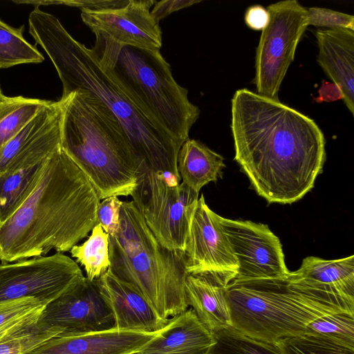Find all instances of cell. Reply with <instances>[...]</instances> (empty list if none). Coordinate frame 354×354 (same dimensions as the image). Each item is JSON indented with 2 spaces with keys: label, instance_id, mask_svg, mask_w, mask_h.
<instances>
[{
  "label": "cell",
  "instance_id": "1",
  "mask_svg": "<svg viewBox=\"0 0 354 354\" xmlns=\"http://www.w3.org/2000/svg\"><path fill=\"white\" fill-rule=\"evenodd\" d=\"M234 160L268 203L290 204L314 186L326 160V140L304 113L247 88L231 100Z\"/></svg>",
  "mask_w": 354,
  "mask_h": 354
},
{
  "label": "cell",
  "instance_id": "2",
  "mask_svg": "<svg viewBox=\"0 0 354 354\" xmlns=\"http://www.w3.org/2000/svg\"><path fill=\"white\" fill-rule=\"evenodd\" d=\"M29 32L48 54L63 86L62 97L82 93L97 111L120 129L145 166L180 179V145L157 129L130 101L99 64L91 48L75 39L59 19L38 7L30 13Z\"/></svg>",
  "mask_w": 354,
  "mask_h": 354
},
{
  "label": "cell",
  "instance_id": "3",
  "mask_svg": "<svg viewBox=\"0 0 354 354\" xmlns=\"http://www.w3.org/2000/svg\"><path fill=\"white\" fill-rule=\"evenodd\" d=\"M100 201L86 175L60 149L30 195L0 223V261L70 251L96 225Z\"/></svg>",
  "mask_w": 354,
  "mask_h": 354
},
{
  "label": "cell",
  "instance_id": "4",
  "mask_svg": "<svg viewBox=\"0 0 354 354\" xmlns=\"http://www.w3.org/2000/svg\"><path fill=\"white\" fill-rule=\"evenodd\" d=\"M91 49L101 68L157 129L180 146L189 138L200 109L174 80L160 50L99 39Z\"/></svg>",
  "mask_w": 354,
  "mask_h": 354
},
{
  "label": "cell",
  "instance_id": "5",
  "mask_svg": "<svg viewBox=\"0 0 354 354\" xmlns=\"http://www.w3.org/2000/svg\"><path fill=\"white\" fill-rule=\"evenodd\" d=\"M62 103L61 149L82 171L100 200L131 195L145 165L123 132L79 92Z\"/></svg>",
  "mask_w": 354,
  "mask_h": 354
},
{
  "label": "cell",
  "instance_id": "6",
  "mask_svg": "<svg viewBox=\"0 0 354 354\" xmlns=\"http://www.w3.org/2000/svg\"><path fill=\"white\" fill-rule=\"evenodd\" d=\"M226 290L232 327L270 343L305 334L320 317L354 314V299L300 289L286 279L232 281Z\"/></svg>",
  "mask_w": 354,
  "mask_h": 354
},
{
  "label": "cell",
  "instance_id": "7",
  "mask_svg": "<svg viewBox=\"0 0 354 354\" xmlns=\"http://www.w3.org/2000/svg\"><path fill=\"white\" fill-rule=\"evenodd\" d=\"M109 257L113 273L131 284L160 319L188 309L184 252L158 242L133 201L122 202L118 230L109 236Z\"/></svg>",
  "mask_w": 354,
  "mask_h": 354
},
{
  "label": "cell",
  "instance_id": "8",
  "mask_svg": "<svg viewBox=\"0 0 354 354\" xmlns=\"http://www.w3.org/2000/svg\"><path fill=\"white\" fill-rule=\"evenodd\" d=\"M180 180L145 165L131 196L158 242L170 250L184 252L199 193Z\"/></svg>",
  "mask_w": 354,
  "mask_h": 354
},
{
  "label": "cell",
  "instance_id": "9",
  "mask_svg": "<svg viewBox=\"0 0 354 354\" xmlns=\"http://www.w3.org/2000/svg\"><path fill=\"white\" fill-rule=\"evenodd\" d=\"M267 10L270 19L257 48L253 82L257 93L279 100L282 81L308 26L307 10L296 0L281 1Z\"/></svg>",
  "mask_w": 354,
  "mask_h": 354
},
{
  "label": "cell",
  "instance_id": "10",
  "mask_svg": "<svg viewBox=\"0 0 354 354\" xmlns=\"http://www.w3.org/2000/svg\"><path fill=\"white\" fill-rule=\"evenodd\" d=\"M79 265L57 252L0 264V304L25 299L50 302L83 279Z\"/></svg>",
  "mask_w": 354,
  "mask_h": 354
},
{
  "label": "cell",
  "instance_id": "11",
  "mask_svg": "<svg viewBox=\"0 0 354 354\" xmlns=\"http://www.w3.org/2000/svg\"><path fill=\"white\" fill-rule=\"evenodd\" d=\"M218 221L238 263L232 281L288 278L281 242L267 225L220 216Z\"/></svg>",
  "mask_w": 354,
  "mask_h": 354
},
{
  "label": "cell",
  "instance_id": "12",
  "mask_svg": "<svg viewBox=\"0 0 354 354\" xmlns=\"http://www.w3.org/2000/svg\"><path fill=\"white\" fill-rule=\"evenodd\" d=\"M37 324L42 328L57 330V337L115 328L113 313L97 281H90L86 277L48 303Z\"/></svg>",
  "mask_w": 354,
  "mask_h": 354
},
{
  "label": "cell",
  "instance_id": "13",
  "mask_svg": "<svg viewBox=\"0 0 354 354\" xmlns=\"http://www.w3.org/2000/svg\"><path fill=\"white\" fill-rule=\"evenodd\" d=\"M154 0H129L120 8L93 11L81 10L83 22L95 39L152 50H160L162 32L151 15Z\"/></svg>",
  "mask_w": 354,
  "mask_h": 354
},
{
  "label": "cell",
  "instance_id": "14",
  "mask_svg": "<svg viewBox=\"0 0 354 354\" xmlns=\"http://www.w3.org/2000/svg\"><path fill=\"white\" fill-rule=\"evenodd\" d=\"M218 216L208 207L202 194L192 217L184 251L187 273L237 272L238 263L219 223Z\"/></svg>",
  "mask_w": 354,
  "mask_h": 354
},
{
  "label": "cell",
  "instance_id": "15",
  "mask_svg": "<svg viewBox=\"0 0 354 354\" xmlns=\"http://www.w3.org/2000/svg\"><path fill=\"white\" fill-rule=\"evenodd\" d=\"M60 100L44 107L0 149V175L24 165L49 159L61 149Z\"/></svg>",
  "mask_w": 354,
  "mask_h": 354
},
{
  "label": "cell",
  "instance_id": "16",
  "mask_svg": "<svg viewBox=\"0 0 354 354\" xmlns=\"http://www.w3.org/2000/svg\"><path fill=\"white\" fill-rule=\"evenodd\" d=\"M236 274L232 271H203L186 276L188 306L213 334L232 326L226 290Z\"/></svg>",
  "mask_w": 354,
  "mask_h": 354
},
{
  "label": "cell",
  "instance_id": "17",
  "mask_svg": "<svg viewBox=\"0 0 354 354\" xmlns=\"http://www.w3.org/2000/svg\"><path fill=\"white\" fill-rule=\"evenodd\" d=\"M158 331L112 328L78 335L54 337L26 354H136Z\"/></svg>",
  "mask_w": 354,
  "mask_h": 354
},
{
  "label": "cell",
  "instance_id": "18",
  "mask_svg": "<svg viewBox=\"0 0 354 354\" xmlns=\"http://www.w3.org/2000/svg\"><path fill=\"white\" fill-rule=\"evenodd\" d=\"M100 291L110 307L119 330L156 332L168 320L160 319L145 297L130 283L109 268L96 279Z\"/></svg>",
  "mask_w": 354,
  "mask_h": 354
},
{
  "label": "cell",
  "instance_id": "19",
  "mask_svg": "<svg viewBox=\"0 0 354 354\" xmlns=\"http://www.w3.org/2000/svg\"><path fill=\"white\" fill-rule=\"evenodd\" d=\"M317 62L326 75L341 88L344 102L354 115V30L317 29Z\"/></svg>",
  "mask_w": 354,
  "mask_h": 354
},
{
  "label": "cell",
  "instance_id": "20",
  "mask_svg": "<svg viewBox=\"0 0 354 354\" xmlns=\"http://www.w3.org/2000/svg\"><path fill=\"white\" fill-rule=\"evenodd\" d=\"M214 343L213 333L188 308L169 318L136 354H208Z\"/></svg>",
  "mask_w": 354,
  "mask_h": 354
},
{
  "label": "cell",
  "instance_id": "21",
  "mask_svg": "<svg viewBox=\"0 0 354 354\" xmlns=\"http://www.w3.org/2000/svg\"><path fill=\"white\" fill-rule=\"evenodd\" d=\"M286 280L300 289L354 299V256L335 260L308 257Z\"/></svg>",
  "mask_w": 354,
  "mask_h": 354
},
{
  "label": "cell",
  "instance_id": "22",
  "mask_svg": "<svg viewBox=\"0 0 354 354\" xmlns=\"http://www.w3.org/2000/svg\"><path fill=\"white\" fill-rule=\"evenodd\" d=\"M223 158L201 142L188 138L177 156V169L182 183L199 193L201 188L222 177Z\"/></svg>",
  "mask_w": 354,
  "mask_h": 354
},
{
  "label": "cell",
  "instance_id": "23",
  "mask_svg": "<svg viewBox=\"0 0 354 354\" xmlns=\"http://www.w3.org/2000/svg\"><path fill=\"white\" fill-rule=\"evenodd\" d=\"M48 160L24 165L0 175V223L11 216L35 189Z\"/></svg>",
  "mask_w": 354,
  "mask_h": 354
},
{
  "label": "cell",
  "instance_id": "24",
  "mask_svg": "<svg viewBox=\"0 0 354 354\" xmlns=\"http://www.w3.org/2000/svg\"><path fill=\"white\" fill-rule=\"evenodd\" d=\"M52 101L0 95V149Z\"/></svg>",
  "mask_w": 354,
  "mask_h": 354
},
{
  "label": "cell",
  "instance_id": "25",
  "mask_svg": "<svg viewBox=\"0 0 354 354\" xmlns=\"http://www.w3.org/2000/svg\"><path fill=\"white\" fill-rule=\"evenodd\" d=\"M71 256L84 267L90 281L99 279L110 268L109 235L96 224L90 236L82 244L74 245Z\"/></svg>",
  "mask_w": 354,
  "mask_h": 354
},
{
  "label": "cell",
  "instance_id": "26",
  "mask_svg": "<svg viewBox=\"0 0 354 354\" xmlns=\"http://www.w3.org/2000/svg\"><path fill=\"white\" fill-rule=\"evenodd\" d=\"M24 25L14 28L0 19V68L44 61L42 54L24 39Z\"/></svg>",
  "mask_w": 354,
  "mask_h": 354
},
{
  "label": "cell",
  "instance_id": "27",
  "mask_svg": "<svg viewBox=\"0 0 354 354\" xmlns=\"http://www.w3.org/2000/svg\"><path fill=\"white\" fill-rule=\"evenodd\" d=\"M37 319L18 325L0 334V354H26L59 333L39 326Z\"/></svg>",
  "mask_w": 354,
  "mask_h": 354
},
{
  "label": "cell",
  "instance_id": "28",
  "mask_svg": "<svg viewBox=\"0 0 354 354\" xmlns=\"http://www.w3.org/2000/svg\"><path fill=\"white\" fill-rule=\"evenodd\" d=\"M208 354H282L277 344L245 335L234 327L215 333Z\"/></svg>",
  "mask_w": 354,
  "mask_h": 354
},
{
  "label": "cell",
  "instance_id": "29",
  "mask_svg": "<svg viewBox=\"0 0 354 354\" xmlns=\"http://www.w3.org/2000/svg\"><path fill=\"white\" fill-rule=\"evenodd\" d=\"M276 344L282 354H354V347L317 334L287 337Z\"/></svg>",
  "mask_w": 354,
  "mask_h": 354
},
{
  "label": "cell",
  "instance_id": "30",
  "mask_svg": "<svg viewBox=\"0 0 354 354\" xmlns=\"http://www.w3.org/2000/svg\"><path fill=\"white\" fill-rule=\"evenodd\" d=\"M306 333L324 335L354 347V314L339 313L320 317L306 326Z\"/></svg>",
  "mask_w": 354,
  "mask_h": 354
},
{
  "label": "cell",
  "instance_id": "31",
  "mask_svg": "<svg viewBox=\"0 0 354 354\" xmlns=\"http://www.w3.org/2000/svg\"><path fill=\"white\" fill-rule=\"evenodd\" d=\"M48 301L25 299L0 304V334L24 324L38 319Z\"/></svg>",
  "mask_w": 354,
  "mask_h": 354
},
{
  "label": "cell",
  "instance_id": "32",
  "mask_svg": "<svg viewBox=\"0 0 354 354\" xmlns=\"http://www.w3.org/2000/svg\"><path fill=\"white\" fill-rule=\"evenodd\" d=\"M308 26L328 28H348L354 30V17L328 8H306Z\"/></svg>",
  "mask_w": 354,
  "mask_h": 354
},
{
  "label": "cell",
  "instance_id": "33",
  "mask_svg": "<svg viewBox=\"0 0 354 354\" xmlns=\"http://www.w3.org/2000/svg\"><path fill=\"white\" fill-rule=\"evenodd\" d=\"M122 202L118 196H109L102 199L97 207L96 224L100 225L109 236L118 230Z\"/></svg>",
  "mask_w": 354,
  "mask_h": 354
},
{
  "label": "cell",
  "instance_id": "34",
  "mask_svg": "<svg viewBox=\"0 0 354 354\" xmlns=\"http://www.w3.org/2000/svg\"><path fill=\"white\" fill-rule=\"evenodd\" d=\"M129 0H76L52 1L49 3H62L69 6L80 8L81 10L99 11L120 8L128 4Z\"/></svg>",
  "mask_w": 354,
  "mask_h": 354
},
{
  "label": "cell",
  "instance_id": "35",
  "mask_svg": "<svg viewBox=\"0 0 354 354\" xmlns=\"http://www.w3.org/2000/svg\"><path fill=\"white\" fill-rule=\"evenodd\" d=\"M198 0H162L156 1L151 10L153 19L159 24L160 21L174 12L200 3Z\"/></svg>",
  "mask_w": 354,
  "mask_h": 354
},
{
  "label": "cell",
  "instance_id": "36",
  "mask_svg": "<svg viewBox=\"0 0 354 354\" xmlns=\"http://www.w3.org/2000/svg\"><path fill=\"white\" fill-rule=\"evenodd\" d=\"M270 19V14L267 9L260 5L249 7L245 14V22L251 29L262 30L265 28Z\"/></svg>",
  "mask_w": 354,
  "mask_h": 354
},
{
  "label": "cell",
  "instance_id": "37",
  "mask_svg": "<svg viewBox=\"0 0 354 354\" xmlns=\"http://www.w3.org/2000/svg\"><path fill=\"white\" fill-rule=\"evenodd\" d=\"M319 96L314 98L316 102H334L343 100L344 95L339 86L335 83L324 82L318 90Z\"/></svg>",
  "mask_w": 354,
  "mask_h": 354
},
{
  "label": "cell",
  "instance_id": "38",
  "mask_svg": "<svg viewBox=\"0 0 354 354\" xmlns=\"http://www.w3.org/2000/svg\"><path fill=\"white\" fill-rule=\"evenodd\" d=\"M2 94L1 93V88H0V95Z\"/></svg>",
  "mask_w": 354,
  "mask_h": 354
}]
</instances>
